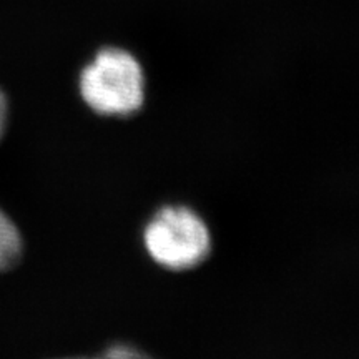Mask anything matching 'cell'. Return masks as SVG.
Here are the masks:
<instances>
[{
  "mask_svg": "<svg viewBox=\"0 0 359 359\" xmlns=\"http://www.w3.org/2000/svg\"><path fill=\"white\" fill-rule=\"evenodd\" d=\"M24 255V238L13 219L0 208V273L17 266Z\"/></svg>",
  "mask_w": 359,
  "mask_h": 359,
  "instance_id": "3957f363",
  "label": "cell"
},
{
  "mask_svg": "<svg viewBox=\"0 0 359 359\" xmlns=\"http://www.w3.org/2000/svg\"><path fill=\"white\" fill-rule=\"evenodd\" d=\"M79 93L93 114L128 118L145 105V69L127 48L102 47L80 70Z\"/></svg>",
  "mask_w": 359,
  "mask_h": 359,
  "instance_id": "6da1fadb",
  "label": "cell"
},
{
  "mask_svg": "<svg viewBox=\"0 0 359 359\" xmlns=\"http://www.w3.org/2000/svg\"><path fill=\"white\" fill-rule=\"evenodd\" d=\"M148 257L170 271H188L200 266L212 253L213 238L208 224L185 205L160 208L143 230Z\"/></svg>",
  "mask_w": 359,
  "mask_h": 359,
  "instance_id": "7a4b0ae2",
  "label": "cell"
},
{
  "mask_svg": "<svg viewBox=\"0 0 359 359\" xmlns=\"http://www.w3.org/2000/svg\"><path fill=\"white\" fill-rule=\"evenodd\" d=\"M8 123V100L6 93L0 90V140L4 138Z\"/></svg>",
  "mask_w": 359,
  "mask_h": 359,
  "instance_id": "5b68a950",
  "label": "cell"
},
{
  "mask_svg": "<svg viewBox=\"0 0 359 359\" xmlns=\"http://www.w3.org/2000/svg\"><path fill=\"white\" fill-rule=\"evenodd\" d=\"M70 359H154L140 349L128 346V344H114L105 351L93 358H70Z\"/></svg>",
  "mask_w": 359,
  "mask_h": 359,
  "instance_id": "277c9868",
  "label": "cell"
}]
</instances>
